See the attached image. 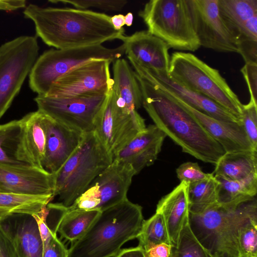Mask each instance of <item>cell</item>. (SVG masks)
<instances>
[{"label": "cell", "mask_w": 257, "mask_h": 257, "mask_svg": "<svg viewBox=\"0 0 257 257\" xmlns=\"http://www.w3.org/2000/svg\"><path fill=\"white\" fill-rule=\"evenodd\" d=\"M68 249L56 235L44 245L42 257H68Z\"/></svg>", "instance_id": "41"}, {"label": "cell", "mask_w": 257, "mask_h": 257, "mask_svg": "<svg viewBox=\"0 0 257 257\" xmlns=\"http://www.w3.org/2000/svg\"><path fill=\"white\" fill-rule=\"evenodd\" d=\"M166 137L156 125H149L124 146L113 160L130 164L137 174L145 167L154 164Z\"/></svg>", "instance_id": "20"}, {"label": "cell", "mask_w": 257, "mask_h": 257, "mask_svg": "<svg viewBox=\"0 0 257 257\" xmlns=\"http://www.w3.org/2000/svg\"><path fill=\"white\" fill-rule=\"evenodd\" d=\"M148 31L174 49L195 51L201 46L186 0H151L139 12Z\"/></svg>", "instance_id": "8"}, {"label": "cell", "mask_w": 257, "mask_h": 257, "mask_svg": "<svg viewBox=\"0 0 257 257\" xmlns=\"http://www.w3.org/2000/svg\"><path fill=\"white\" fill-rule=\"evenodd\" d=\"M111 63L96 60L77 66L57 79L44 95L63 98L108 94L114 83L109 69Z\"/></svg>", "instance_id": "13"}, {"label": "cell", "mask_w": 257, "mask_h": 257, "mask_svg": "<svg viewBox=\"0 0 257 257\" xmlns=\"http://www.w3.org/2000/svg\"><path fill=\"white\" fill-rule=\"evenodd\" d=\"M218 185V182L212 174L206 179L189 184L190 213H201L217 203Z\"/></svg>", "instance_id": "31"}, {"label": "cell", "mask_w": 257, "mask_h": 257, "mask_svg": "<svg viewBox=\"0 0 257 257\" xmlns=\"http://www.w3.org/2000/svg\"><path fill=\"white\" fill-rule=\"evenodd\" d=\"M214 177L218 183L217 203L220 205L236 207L256 196L257 173L252 174L245 179L239 181Z\"/></svg>", "instance_id": "27"}, {"label": "cell", "mask_w": 257, "mask_h": 257, "mask_svg": "<svg viewBox=\"0 0 257 257\" xmlns=\"http://www.w3.org/2000/svg\"><path fill=\"white\" fill-rule=\"evenodd\" d=\"M100 212L97 210L68 209L57 232L62 238L72 243L86 233Z\"/></svg>", "instance_id": "29"}, {"label": "cell", "mask_w": 257, "mask_h": 257, "mask_svg": "<svg viewBox=\"0 0 257 257\" xmlns=\"http://www.w3.org/2000/svg\"><path fill=\"white\" fill-rule=\"evenodd\" d=\"M241 119L249 140L257 150V105L250 100L243 104Z\"/></svg>", "instance_id": "37"}, {"label": "cell", "mask_w": 257, "mask_h": 257, "mask_svg": "<svg viewBox=\"0 0 257 257\" xmlns=\"http://www.w3.org/2000/svg\"><path fill=\"white\" fill-rule=\"evenodd\" d=\"M238 53L243 57L245 63L257 64V41L243 39L238 42Z\"/></svg>", "instance_id": "40"}, {"label": "cell", "mask_w": 257, "mask_h": 257, "mask_svg": "<svg viewBox=\"0 0 257 257\" xmlns=\"http://www.w3.org/2000/svg\"><path fill=\"white\" fill-rule=\"evenodd\" d=\"M142 105L166 135L184 153L205 163L215 165L225 153L199 122L170 94L138 75Z\"/></svg>", "instance_id": "2"}, {"label": "cell", "mask_w": 257, "mask_h": 257, "mask_svg": "<svg viewBox=\"0 0 257 257\" xmlns=\"http://www.w3.org/2000/svg\"><path fill=\"white\" fill-rule=\"evenodd\" d=\"M114 257H146L145 251L141 247L120 249Z\"/></svg>", "instance_id": "45"}, {"label": "cell", "mask_w": 257, "mask_h": 257, "mask_svg": "<svg viewBox=\"0 0 257 257\" xmlns=\"http://www.w3.org/2000/svg\"><path fill=\"white\" fill-rule=\"evenodd\" d=\"M201 46L217 52L238 53V39L222 18L218 0H186Z\"/></svg>", "instance_id": "12"}, {"label": "cell", "mask_w": 257, "mask_h": 257, "mask_svg": "<svg viewBox=\"0 0 257 257\" xmlns=\"http://www.w3.org/2000/svg\"><path fill=\"white\" fill-rule=\"evenodd\" d=\"M170 257H211L195 237L189 220L185 224L176 246H172Z\"/></svg>", "instance_id": "34"}, {"label": "cell", "mask_w": 257, "mask_h": 257, "mask_svg": "<svg viewBox=\"0 0 257 257\" xmlns=\"http://www.w3.org/2000/svg\"><path fill=\"white\" fill-rule=\"evenodd\" d=\"M189 184L181 182L159 201L156 212L160 213L166 224L172 246H176L180 232L189 220Z\"/></svg>", "instance_id": "23"}, {"label": "cell", "mask_w": 257, "mask_h": 257, "mask_svg": "<svg viewBox=\"0 0 257 257\" xmlns=\"http://www.w3.org/2000/svg\"><path fill=\"white\" fill-rule=\"evenodd\" d=\"M255 215V197L236 207L216 203L201 213H190L189 224L195 237L211 257H238L239 230Z\"/></svg>", "instance_id": "4"}, {"label": "cell", "mask_w": 257, "mask_h": 257, "mask_svg": "<svg viewBox=\"0 0 257 257\" xmlns=\"http://www.w3.org/2000/svg\"><path fill=\"white\" fill-rule=\"evenodd\" d=\"M45 115L46 142L43 167L55 174L78 147L85 134Z\"/></svg>", "instance_id": "18"}, {"label": "cell", "mask_w": 257, "mask_h": 257, "mask_svg": "<svg viewBox=\"0 0 257 257\" xmlns=\"http://www.w3.org/2000/svg\"><path fill=\"white\" fill-rule=\"evenodd\" d=\"M68 208L60 203H48L38 214H33L43 240L57 235L60 223Z\"/></svg>", "instance_id": "33"}, {"label": "cell", "mask_w": 257, "mask_h": 257, "mask_svg": "<svg viewBox=\"0 0 257 257\" xmlns=\"http://www.w3.org/2000/svg\"><path fill=\"white\" fill-rule=\"evenodd\" d=\"M164 91L189 112L222 146L225 153L257 152L249 140L241 121H226L211 117L189 106L173 94Z\"/></svg>", "instance_id": "19"}, {"label": "cell", "mask_w": 257, "mask_h": 257, "mask_svg": "<svg viewBox=\"0 0 257 257\" xmlns=\"http://www.w3.org/2000/svg\"><path fill=\"white\" fill-rule=\"evenodd\" d=\"M133 21V15L132 13H128L124 16V23L127 27H130L132 25Z\"/></svg>", "instance_id": "47"}, {"label": "cell", "mask_w": 257, "mask_h": 257, "mask_svg": "<svg viewBox=\"0 0 257 257\" xmlns=\"http://www.w3.org/2000/svg\"><path fill=\"white\" fill-rule=\"evenodd\" d=\"M135 175L130 164L113 160L68 209L102 211L121 202Z\"/></svg>", "instance_id": "11"}, {"label": "cell", "mask_w": 257, "mask_h": 257, "mask_svg": "<svg viewBox=\"0 0 257 257\" xmlns=\"http://www.w3.org/2000/svg\"><path fill=\"white\" fill-rule=\"evenodd\" d=\"M135 72L162 90L171 93L200 112L217 119L241 122L237 117L209 98L190 90L169 76L158 74L130 60Z\"/></svg>", "instance_id": "16"}, {"label": "cell", "mask_w": 257, "mask_h": 257, "mask_svg": "<svg viewBox=\"0 0 257 257\" xmlns=\"http://www.w3.org/2000/svg\"><path fill=\"white\" fill-rule=\"evenodd\" d=\"M144 221L142 207L127 198L101 211L86 233L72 243L68 257H114L137 238Z\"/></svg>", "instance_id": "3"}, {"label": "cell", "mask_w": 257, "mask_h": 257, "mask_svg": "<svg viewBox=\"0 0 257 257\" xmlns=\"http://www.w3.org/2000/svg\"><path fill=\"white\" fill-rule=\"evenodd\" d=\"M121 41L129 60L155 73L169 76L170 48L164 41L147 30L124 36Z\"/></svg>", "instance_id": "17"}, {"label": "cell", "mask_w": 257, "mask_h": 257, "mask_svg": "<svg viewBox=\"0 0 257 257\" xmlns=\"http://www.w3.org/2000/svg\"><path fill=\"white\" fill-rule=\"evenodd\" d=\"M113 161L94 132L84 134L80 144L55 174L54 197L68 208Z\"/></svg>", "instance_id": "5"}, {"label": "cell", "mask_w": 257, "mask_h": 257, "mask_svg": "<svg viewBox=\"0 0 257 257\" xmlns=\"http://www.w3.org/2000/svg\"><path fill=\"white\" fill-rule=\"evenodd\" d=\"M112 70L113 91L127 107L138 110L142 105V94L135 71L121 58L113 62Z\"/></svg>", "instance_id": "25"}, {"label": "cell", "mask_w": 257, "mask_h": 257, "mask_svg": "<svg viewBox=\"0 0 257 257\" xmlns=\"http://www.w3.org/2000/svg\"><path fill=\"white\" fill-rule=\"evenodd\" d=\"M238 257H257V215L249 218L240 228Z\"/></svg>", "instance_id": "35"}, {"label": "cell", "mask_w": 257, "mask_h": 257, "mask_svg": "<svg viewBox=\"0 0 257 257\" xmlns=\"http://www.w3.org/2000/svg\"><path fill=\"white\" fill-rule=\"evenodd\" d=\"M111 24L116 31H120L123 29L124 23V16L122 14L115 15L111 17Z\"/></svg>", "instance_id": "46"}, {"label": "cell", "mask_w": 257, "mask_h": 257, "mask_svg": "<svg viewBox=\"0 0 257 257\" xmlns=\"http://www.w3.org/2000/svg\"><path fill=\"white\" fill-rule=\"evenodd\" d=\"M218 6L222 18L238 41H257V0H218Z\"/></svg>", "instance_id": "24"}, {"label": "cell", "mask_w": 257, "mask_h": 257, "mask_svg": "<svg viewBox=\"0 0 257 257\" xmlns=\"http://www.w3.org/2000/svg\"><path fill=\"white\" fill-rule=\"evenodd\" d=\"M169 76L182 86L214 101L241 120L243 104L219 71L191 53L170 57Z\"/></svg>", "instance_id": "6"}, {"label": "cell", "mask_w": 257, "mask_h": 257, "mask_svg": "<svg viewBox=\"0 0 257 257\" xmlns=\"http://www.w3.org/2000/svg\"><path fill=\"white\" fill-rule=\"evenodd\" d=\"M19 257H42L44 244L37 221L32 214L15 213L0 222Z\"/></svg>", "instance_id": "21"}, {"label": "cell", "mask_w": 257, "mask_h": 257, "mask_svg": "<svg viewBox=\"0 0 257 257\" xmlns=\"http://www.w3.org/2000/svg\"><path fill=\"white\" fill-rule=\"evenodd\" d=\"M22 131V119L0 124V164L30 166L22 162L19 157Z\"/></svg>", "instance_id": "30"}, {"label": "cell", "mask_w": 257, "mask_h": 257, "mask_svg": "<svg viewBox=\"0 0 257 257\" xmlns=\"http://www.w3.org/2000/svg\"><path fill=\"white\" fill-rule=\"evenodd\" d=\"M109 93L63 98L37 95L34 100L38 110L44 114L71 128L86 134L94 132Z\"/></svg>", "instance_id": "10"}, {"label": "cell", "mask_w": 257, "mask_h": 257, "mask_svg": "<svg viewBox=\"0 0 257 257\" xmlns=\"http://www.w3.org/2000/svg\"><path fill=\"white\" fill-rule=\"evenodd\" d=\"M137 238L139 240L138 246L145 251L161 243L172 245L163 217L157 212L149 219L144 220Z\"/></svg>", "instance_id": "32"}, {"label": "cell", "mask_w": 257, "mask_h": 257, "mask_svg": "<svg viewBox=\"0 0 257 257\" xmlns=\"http://www.w3.org/2000/svg\"><path fill=\"white\" fill-rule=\"evenodd\" d=\"M54 197L0 192V222L15 213L38 214Z\"/></svg>", "instance_id": "28"}, {"label": "cell", "mask_w": 257, "mask_h": 257, "mask_svg": "<svg viewBox=\"0 0 257 257\" xmlns=\"http://www.w3.org/2000/svg\"><path fill=\"white\" fill-rule=\"evenodd\" d=\"M146 126L138 110L117 105L112 89L94 132L113 158Z\"/></svg>", "instance_id": "14"}, {"label": "cell", "mask_w": 257, "mask_h": 257, "mask_svg": "<svg viewBox=\"0 0 257 257\" xmlns=\"http://www.w3.org/2000/svg\"><path fill=\"white\" fill-rule=\"evenodd\" d=\"M215 166L212 173L214 177L241 180L257 173V152L225 153Z\"/></svg>", "instance_id": "26"}, {"label": "cell", "mask_w": 257, "mask_h": 257, "mask_svg": "<svg viewBox=\"0 0 257 257\" xmlns=\"http://www.w3.org/2000/svg\"><path fill=\"white\" fill-rule=\"evenodd\" d=\"M55 175L31 166L0 164V192L54 197Z\"/></svg>", "instance_id": "15"}, {"label": "cell", "mask_w": 257, "mask_h": 257, "mask_svg": "<svg viewBox=\"0 0 257 257\" xmlns=\"http://www.w3.org/2000/svg\"><path fill=\"white\" fill-rule=\"evenodd\" d=\"M49 2L52 3L70 4L76 9L81 10L95 8L106 11H121L127 3L125 0H50Z\"/></svg>", "instance_id": "36"}, {"label": "cell", "mask_w": 257, "mask_h": 257, "mask_svg": "<svg viewBox=\"0 0 257 257\" xmlns=\"http://www.w3.org/2000/svg\"><path fill=\"white\" fill-rule=\"evenodd\" d=\"M39 50L33 36H19L0 46V119L19 93Z\"/></svg>", "instance_id": "9"}, {"label": "cell", "mask_w": 257, "mask_h": 257, "mask_svg": "<svg viewBox=\"0 0 257 257\" xmlns=\"http://www.w3.org/2000/svg\"><path fill=\"white\" fill-rule=\"evenodd\" d=\"M45 116L38 110L21 118L22 131L19 149V157L22 162L43 169L46 142Z\"/></svg>", "instance_id": "22"}, {"label": "cell", "mask_w": 257, "mask_h": 257, "mask_svg": "<svg viewBox=\"0 0 257 257\" xmlns=\"http://www.w3.org/2000/svg\"><path fill=\"white\" fill-rule=\"evenodd\" d=\"M25 0H0V10L14 11L26 7Z\"/></svg>", "instance_id": "44"}, {"label": "cell", "mask_w": 257, "mask_h": 257, "mask_svg": "<svg viewBox=\"0 0 257 257\" xmlns=\"http://www.w3.org/2000/svg\"><path fill=\"white\" fill-rule=\"evenodd\" d=\"M250 94V100L257 105V64L245 63L241 69Z\"/></svg>", "instance_id": "39"}, {"label": "cell", "mask_w": 257, "mask_h": 257, "mask_svg": "<svg viewBox=\"0 0 257 257\" xmlns=\"http://www.w3.org/2000/svg\"><path fill=\"white\" fill-rule=\"evenodd\" d=\"M172 245L161 243L145 251L146 257H170Z\"/></svg>", "instance_id": "43"}, {"label": "cell", "mask_w": 257, "mask_h": 257, "mask_svg": "<svg viewBox=\"0 0 257 257\" xmlns=\"http://www.w3.org/2000/svg\"><path fill=\"white\" fill-rule=\"evenodd\" d=\"M176 173L180 182L188 184L201 181L212 175L211 173L203 172L198 163L191 162L184 163L180 165L176 169Z\"/></svg>", "instance_id": "38"}, {"label": "cell", "mask_w": 257, "mask_h": 257, "mask_svg": "<svg viewBox=\"0 0 257 257\" xmlns=\"http://www.w3.org/2000/svg\"><path fill=\"white\" fill-rule=\"evenodd\" d=\"M23 14L34 23L37 36L57 49L101 45L125 36L123 29H114L110 16L91 10L30 4Z\"/></svg>", "instance_id": "1"}, {"label": "cell", "mask_w": 257, "mask_h": 257, "mask_svg": "<svg viewBox=\"0 0 257 257\" xmlns=\"http://www.w3.org/2000/svg\"><path fill=\"white\" fill-rule=\"evenodd\" d=\"M0 257H19L13 243L1 228Z\"/></svg>", "instance_id": "42"}, {"label": "cell", "mask_w": 257, "mask_h": 257, "mask_svg": "<svg viewBox=\"0 0 257 257\" xmlns=\"http://www.w3.org/2000/svg\"><path fill=\"white\" fill-rule=\"evenodd\" d=\"M125 53L122 44L114 48L102 45L45 51L36 60L30 72L29 86L38 95H45L58 78L88 62L106 60L114 62Z\"/></svg>", "instance_id": "7"}]
</instances>
